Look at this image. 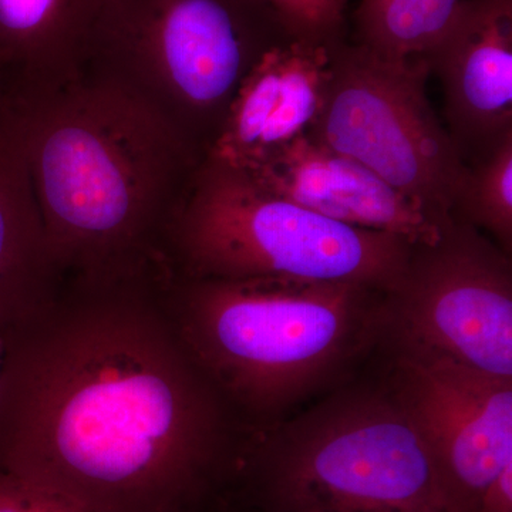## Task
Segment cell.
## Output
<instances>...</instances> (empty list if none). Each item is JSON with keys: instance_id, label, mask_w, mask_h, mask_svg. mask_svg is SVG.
Returning <instances> with one entry per match:
<instances>
[{"instance_id": "cell-19", "label": "cell", "mask_w": 512, "mask_h": 512, "mask_svg": "<svg viewBox=\"0 0 512 512\" xmlns=\"http://www.w3.org/2000/svg\"><path fill=\"white\" fill-rule=\"evenodd\" d=\"M5 352H6L5 335H3L2 330H0V375H2L3 360H5Z\"/></svg>"}, {"instance_id": "cell-4", "label": "cell", "mask_w": 512, "mask_h": 512, "mask_svg": "<svg viewBox=\"0 0 512 512\" xmlns=\"http://www.w3.org/2000/svg\"><path fill=\"white\" fill-rule=\"evenodd\" d=\"M235 467L258 512H448L429 451L384 373L258 431Z\"/></svg>"}, {"instance_id": "cell-14", "label": "cell", "mask_w": 512, "mask_h": 512, "mask_svg": "<svg viewBox=\"0 0 512 512\" xmlns=\"http://www.w3.org/2000/svg\"><path fill=\"white\" fill-rule=\"evenodd\" d=\"M103 0H0V79L49 82L86 66Z\"/></svg>"}, {"instance_id": "cell-3", "label": "cell", "mask_w": 512, "mask_h": 512, "mask_svg": "<svg viewBox=\"0 0 512 512\" xmlns=\"http://www.w3.org/2000/svg\"><path fill=\"white\" fill-rule=\"evenodd\" d=\"M175 298L185 349L258 431L352 382L386 338V293L345 282L183 276Z\"/></svg>"}, {"instance_id": "cell-15", "label": "cell", "mask_w": 512, "mask_h": 512, "mask_svg": "<svg viewBox=\"0 0 512 512\" xmlns=\"http://www.w3.org/2000/svg\"><path fill=\"white\" fill-rule=\"evenodd\" d=\"M460 0H360L356 43L386 57L423 56Z\"/></svg>"}, {"instance_id": "cell-17", "label": "cell", "mask_w": 512, "mask_h": 512, "mask_svg": "<svg viewBox=\"0 0 512 512\" xmlns=\"http://www.w3.org/2000/svg\"><path fill=\"white\" fill-rule=\"evenodd\" d=\"M293 39L332 45L346 39L350 0H266Z\"/></svg>"}, {"instance_id": "cell-1", "label": "cell", "mask_w": 512, "mask_h": 512, "mask_svg": "<svg viewBox=\"0 0 512 512\" xmlns=\"http://www.w3.org/2000/svg\"><path fill=\"white\" fill-rule=\"evenodd\" d=\"M5 335L0 471L87 512H177L235 467L228 404L119 282Z\"/></svg>"}, {"instance_id": "cell-10", "label": "cell", "mask_w": 512, "mask_h": 512, "mask_svg": "<svg viewBox=\"0 0 512 512\" xmlns=\"http://www.w3.org/2000/svg\"><path fill=\"white\" fill-rule=\"evenodd\" d=\"M423 57L468 164L512 131V0H460Z\"/></svg>"}, {"instance_id": "cell-12", "label": "cell", "mask_w": 512, "mask_h": 512, "mask_svg": "<svg viewBox=\"0 0 512 512\" xmlns=\"http://www.w3.org/2000/svg\"><path fill=\"white\" fill-rule=\"evenodd\" d=\"M332 46L292 39L266 52L242 80L207 156L248 168L308 134L325 104Z\"/></svg>"}, {"instance_id": "cell-5", "label": "cell", "mask_w": 512, "mask_h": 512, "mask_svg": "<svg viewBox=\"0 0 512 512\" xmlns=\"http://www.w3.org/2000/svg\"><path fill=\"white\" fill-rule=\"evenodd\" d=\"M165 238L188 278L345 282L384 293L402 281L414 245L306 210L211 156L192 175Z\"/></svg>"}, {"instance_id": "cell-18", "label": "cell", "mask_w": 512, "mask_h": 512, "mask_svg": "<svg viewBox=\"0 0 512 512\" xmlns=\"http://www.w3.org/2000/svg\"><path fill=\"white\" fill-rule=\"evenodd\" d=\"M0 512H87L46 485L0 471Z\"/></svg>"}, {"instance_id": "cell-11", "label": "cell", "mask_w": 512, "mask_h": 512, "mask_svg": "<svg viewBox=\"0 0 512 512\" xmlns=\"http://www.w3.org/2000/svg\"><path fill=\"white\" fill-rule=\"evenodd\" d=\"M241 170L272 194L306 210L340 224L396 235L410 244L437 241L453 221L437 217L365 165L309 134Z\"/></svg>"}, {"instance_id": "cell-7", "label": "cell", "mask_w": 512, "mask_h": 512, "mask_svg": "<svg viewBox=\"0 0 512 512\" xmlns=\"http://www.w3.org/2000/svg\"><path fill=\"white\" fill-rule=\"evenodd\" d=\"M430 74L423 56L396 59L339 40L325 104L308 134L448 220L467 164L427 97Z\"/></svg>"}, {"instance_id": "cell-16", "label": "cell", "mask_w": 512, "mask_h": 512, "mask_svg": "<svg viewBox=\"0 0 512 512\" xmlns=\"http://www.w3.org/2000/svg\"><path fill=\"white\" fill-rule=\"evenodd\" d=\"M451 217L478 231L512 254V131L483 156L467 164L464 183Z\"/></svg>"}, {"instance_id": "cell-6", "label": "cell", "mask_w": 512, "mask_h": 512, "mask_svg": "<svg viewBox=\"0 0 512 512\" xmlns=\"http://www.w3.org/2000/svg\"><path fill=\"white\" fill-rule=\"evenodd\" d=\"M292 39L266 0H103L87 63L133 86L207 156L242 80Z\"/></svg>"}, {"instance_id": "cell-9", "label": "cell", "mask_w": 512, "mask_h": 512, "mask_svg": "<svg viewBox=\"0 0 512 512\" xmlns=\"http://www.w3.org/2000/svg\"><path fill=\"white\" fill-rule=\"evenodd\" d=\"M387 353V383L429 451L448 512H476L512 464V380L406 349Z\"/></svg>"}, {"instance_id": "cell-13", "label": "cell", "mask_w": 512, "mask_h": 512, "mask_svg": "<svg viewBox=\"0 0 512 512\" xmlns=\"http://www.w3.org/2000/svg\"><path fill=\"white\" fill-rule=\"evenodd\" d=\"M60 274L37 205L18 131L0 109V330L46 312Z\"/></svg>"}, {"instance_id": "cell-2", "label": "cell", "mask_w": 512, "mask_h": 512, "mask_svg": "<svg viewBox=\"0 0 512 512\" xmlns=\"http://www.w3.org/2000/svg\"><path fill=\"white\" fill-rule=\"evenodd\" d=\"M57 268L140 275L201 154L147 97L87 63L49 82L0 80Z\"/></svg>"}, {"instance_id": "cell-8", "label": "cell", "mask_w": 512, "mask_h": 512, "mask_svg": "<svg viewBox=\"0 0 512 512\" xmlns=\"http://www.w3.org/2000/svg\"><path fill=\"white\" fill-rule=\"evenodd\" d=\"M383 348L453 360L512 380L511 256L453 218L431 244H414L406 271L386 293Z\"/></svg>"}]
</instances>
